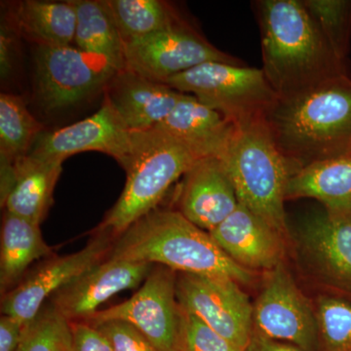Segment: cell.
I'll use <instances>...</instances> for the list:
<instances>
[{
  "mask_svg": "<svg viewBox=\"0 0 351 351\" xmlns=\"http://www.w3.org/2000/svg\"><path fill=\"white\" fill-rule=\"evenodd\" d=\"M263 71L279 99L304 93L350 75L318 29L302 0L258 2Z\"/></svg>",
  "mask_w": 351,
  "mask_h": 351,
  "instance_id": "6da1fadb",
  "label": "cell"
},
{
  "mask_svg": "<svg viewBox=\"0 0 351 351\" xmlns=\"http://www.w3.org/2000/svg\"><path fill=\"white\" fill-rule=\"evenodd\" d=\"M267 127L293 171L351 152V77L279 99Z\"/></svg>",
  "mask_w": 351,
  "mask_h": 351,
  "instance_id": "7a4b0ae2",
  "label": "cell"
},
{
  "mask_svg": "<svg viewBox=\"0 0 351 351\" xmlns=\"http://www.w3.org/2000/svg\"><path fill=\"white\" fill-rule=\"evenodd\" d=\"M112 260L164 265L177 272L225 277L251 285L256 274L240 267L221 250L208 232L179 211L149 212L113 240Z\"/></svg>",
  "mask_w": 351,
  "mask_h": 351,
  "instance_id": "3957f363",
  "label": "cell"
},
{
  "mask_svg": "<svg viewBox=\"0 0 351 351\" xmlns=\"http://www.w3.org/2000/svg\"><path fill=\"white\" fill-rule=\"evenodd\" d=\"M202 158L205 157L159 129L133 132V149L123 168L125 186L97 232L117 239L156 210L170 186Z\"/></svg>",
  "mask_w": 351,
  "mask_h": 351,
  "instance_id": "277c9868",
  "label": "cell"
},
{
  "mask_svg": "<svg viewBox=\"0 0 351 351\" xmlns=\"http://www.w3.org/2000/svg\"><path fill=\"white\" fill-rule=\"evenodd\" d=\"M221 159L240 204L288 237L284 203L294 171L277 147L267 122L237 128Z\"/></svg>",
  "mask_w": 351,
  "mask_h": 351,
  "instance_id": "5b68a950",
  "label": "cell"
},
{
  "mask_svg": "<svg viewBox=\"0 0 351 351\" xmlns=\"http://www.w3.org/2000/svg\"><path fill=\"white\" fill-rule=\"evenodd\" d=\"M163 83L221 113L237 127L265 121L279 98L262 69L209 62Z\"/></svg>",
  "mask_w": 351,
  "mask_h": 351,
  "instance_id": "8992f818",
  "label": "cell"
},
{
  "mask_svg": "<svg viewBox=\"0 0 351 351\" xmlns=\"http://www.w3.org/2000/svg\"><path fill=\"white\" fill-rule=\"evenodd\" d=\"M34 64L36 98L48 112L80 103L119 73L105 60L73 45H38Z\"/></svg>",
  "mask_w": 351,
  "mask_h": 351,
  "instance_id": "52a82bcc",
  "label": "cell"
},
{
  "mask_svg": "<svg viewBox=\"0 0 351 351\" xmlns=\"http://www.w3.org/2000/svg\"><path fill=\"white\" fill-rule=\"evenodd\" d=\"M295 244L304 267L332 295L351 301V209L307 216Z\"/></svg>",
  "mask_w": 351,
  "mask_h": 351,
  "instance_id": "ba28073f",
  "label": "cell"
},
{
  "mask_svg": "<svg viewBox=\"0 0 351 351\" xmlns=\"http://www.w3.org/2000/svg\"><path fill=\"white\" fill-rule=\"evenodd\" d=\"M253 304L254 331L267 338L316 351L320 346L315 309L281 263L265 272Z\"/></svg>",
  "mask_w": 351,
  "mask_h": 351,
  "instance_id": "9c48e42d",
  "label": "cell"
},
{
  "mask_svg": "<svg viewBox=\"0 0 351 351\" xmlns=\"http://www.w3.org/2000/svg\"><path fill=\"white\" fill-rule=\"evenodd\" d=\"M176 295L180 306L246 350L254 332L253 304L240 284L225 277L178 272Z\"/></svg>",
  "mask_w": 351,
  "mask_h": 351,
  "instance_id": "30bf717a",
  "label": "cell"
},
{
  "mask_svg": "<svg viewBox=\"0 0 351 351\" xmlns=\"http://www.w3.org/2000/svg\"><path fill=\"white\" fill-rule=\"evenodd\" d=\"M177 276L178 272L169 267L154 265L142 287L130 299L96 311L83 321L93 326L107 321H124L143 332L157 350L177 351Z\"/></svg>",
  "mask_w": 351,
  "mask_h": 351,
  "instance_id": "8fae6325",
  "label": "cell"
},
{
  "mask_svg": "<svg viewBox=\"0 0 351 351\" xmlns=\"http://www.w3.org/2000/svg\"><path fill=\"white\" fill-rule=\"evenodd\" d=\"M124 50L126 69L162 83L209 62L242 64L240 60L214 47L184 23L167 31L125 39Z\"/></svg>",
  "mask_w": 351,
  "mask_h": 351,
  "instance_id": "7c38bea8",
  "label": "cell"
},
{
  "mask_svg": "<svg viewBox=\"0 0 351 351\" xmlns=\"http://www.w3.org/2000/svg\"><path fill=\"white\" fill-rule=\"evenodd\" d=\"M113 237L96 232L82 250L50 258L2 295L1 313L29 324L38 316L44 302L87 270L103 262L112 250Z\"/></svg>",
  "mask_w": 351,
  "mask_h": 351,
  "instance_id": "4fadbf2b",
  "label": "cell"
},
{
  "mask_svg": "<svg viewBox=\"0 0 351 351\" xmlns=\"http://www.w3.org/2000/svg\"><path fill=\"white\" fill-rule=\"evenodd\" d=\"M133 149L129 130L107 100L87 119L58 130L41 134L29 154L41 159L63 161L85 152H99L113 157L124 168Z\"/></svg>",
  "mask_w": 351,
  "mask_h": 351,
  "instance_id": "5bb4252c",
  "label": "cell"
},
{
  "mask_svg": "<svg viewBox=\"0 0 351 351\" xmlns=\"http://www.w3.org/2000/svg\"><path fill=\"white\" fill-rule=\"evenodd\" d=\"M154 265L106 258L51 297V306L69 320L83 321L108 300L144 282Z\"/></svg>",
  "mask_w": 351,
  "mask_h": 351,
  "instance_id": "9a60e30c",
  "label": "cell"
},
{
  "mask_svg": "<svg viewBox=\"0 0 351 351\" xmlns=\"http://www.w3.org/2000/svg\"><path fill=\"white\" fill-rule=\"evenodd\" d=\"M209 233L233 262L251 271H270L284 263L287 237L240 203Z\"/></svg>",
  "mask_w": 351,
  "mask_h": 351,
  "instance_id": "2e32d148",
  "label": "cell"
},
{
  "mask_svg": "<svg viewBox=\"0 0 351 351\" xmlns=\"http://www.w3.org/2000/svg\"><path fill=\"white\" fill-rule=\"evenodd\" d=\"M179 210L205 232L216 228L239 206L234 186L219 157H205L184 176Z\"/></svg>",
  "mask_w": 351,
  "mask_h": 351,
  "instance_id": "e0dca14e",
  "label": "cell"
},
{
  "mask_svg": "<svg viewBox=\"0 0 351 351\" xmlns=\"http://www.w3.org/2000/svg\"><path fill=\"white\" fill-rule=\"evenodd\" d=\"M184 93L126 69L108 84L106 100L131 132L151 130L174 110Z\"/></svg>",
  "mask_w": 351,
  "mask_h": 351,
  "instance_id": "ac0fdd59",
  "label": "cell"
},
{
  "mask_svg": "<svg viewBox=\"0 0 351 351\" xmlns=\"http://www.w3.org/2000/svg\"><path fill=\"white\" fill-rule=\"evenodd\" d=\"M156 128L181 141L203 157L226 154L237 127L221 113L184 94L172 112Z\"/></svg>",
  "mask_w": 351,
  "mask_h": 351,
  "instance_id": "d6986e66",
  "label": "cell"
},
{
  "mask_svg": "<svg viewBox=\"0 0 351 351\" xmlns=\"http://www.w3.org/2000/svg\"><path fill=\"white\" fill-rule=\"evenodd\" d=\"M63 161L41 159L31 154L15 162V180L6 198L5 211L40 226L52 205L53 193Z\"/></svg>",
  "mask_w": 351,
  "mask_h": 351,
  "instance_id": "ffe728a7",
  "label": "cell"
},
{
  "mask_svg": "<svg viewBox=\"0 0 351 351\" xmlns=\"http://www.w3.org/2000/svg\"><path fill=\"white\" fill-rule=\"evenodd\" d=\"M298 198H313L326 209H351V152L309 164L291 176L286 200Z\"/></svg>",
  "mask_w": 351,
  "mask_h": 351,
  "instance_id": "44dd1931",
  "label": "cell"
},
{
  "mask_svg": "<svg viewBox=\"0 0 351 351\" xmlns=\"http://www.w3.org/2000/svg\"><path fill=\"white\" fill-rule=\"evenodd\" d=\"M38 223L5 211L1 226L0 290L1 295L20 283L32 263L52 256Z\"/></svg>",
  "mask_w": 351,
  "mask_h": 351,
  "instance_id": "7402d4cb",
  "label": "cell"
},
{
  "mask_svg": "<svg viewBox=\"0 0 351 351\" xmlns=\"http://www.w3.org/2000/svg\"><path fill=\"white\" fill-rule=\"evenodd\" d=\"M76 9L75 47L107 61L117 73L126 69L124 39L107 1L73 0Z\"/></svg>",
  "mask_w": 351,
  "mask_h": 351,
  "instance_id": "603a6c76",
  "label": "cell"
},
{
  "mask_svg": "<svg viewBox=\"0 0 351 351\" xmlns=\"http://www.w3.org/2000/svg\"><path fill=\"white\" fill-rule=\"evenodd\" d=\"M18 34L38 45L69 46L75 43L76 9L73 1L24 0L11 14Z\"/></svg>",
  "mask_w": 351,
  "mask_h": 351,
  "instance_id": "cb8c5ba5",
  "label": "cell"
},
{
  "mask_svg": "<svg viewBox=\"0 0 351 351\" xmlns=\"http://www.w3.org/2000/svg\"><path fill=\"white\" fill-rule=\"evenodd\" d=\"M43 130L22 97L0 95V157L16 162L27 156Z\"/></svg>",
  "mask_w": 351,
  "mask_h": 351,
  "instance_id": "d4e9b609",
  "label": "cell"
},
{
  "mask_svg": "<svg viewBox=\"0 0 351 351\" xmlns=\"http://www.w3.org/2000/svg\"><path fill=\"white\" fill-rule=\"evenodd\" d=\"M107 4L124 40L182 24L171 6L160 0H107Z\"/></svg>",
  "mask_w": 351,
  "mask_h": 351,
  "instance_id": "484cf974",
  "label": "cell"
},
{
  "mask_svg": "<svg viewBox=\"0 0 351 351\" xmlns=\"http://www.w3.org/2000/svg\"><path fill=\"white\" fill-rule=\"evenodd\" d=\"M336 57L348 64L351 38V0H302Z\"/></svg>",
  "mask_w": 351,
  "mask_h": 351,
  "instance_id": "4316f807",
  "label": "cell"
},
{
  "mask_svg": "<svg viewBox=\"0 0 351 351\" xmlns=\"http://www.w3.org/2000/svg\"><path fill=\"white\" fill-rule=\"evenodd\" d=\"M314 309L323 351H351V301L322 295Z\"/></svg>",
  "mask_w": 351,
  "mask_h": 351,
  "instance_id": "83f0119b",
  "label": "cell"
},
{
  "mask_svg": "<svg viewBox=\"0 0 351 351\" xmlns=\"http://www.w3.org/2000/svg\"><path fill=\"white\" fill-rule=\"evenodd\" d=\"M18 351H73L69 321L51 304L25 326Z\"/></svg>",
  "mask_w": 351,
  "mask_h": 351,
  "instance_id": "f1b7e54d",
  "label": "cell"
},
{
  "mask_svg": "<svg viewBox=\"0 0 351 351\" xmlns=\"http://www.w3.org/2000/svg\"><path fill=\"white\" fill-rule=\"evenodd\" d=\"M177 351H243L179 306Z\"/></svg>",
  "mask_w": 351,
  "mask_h": 351,
  "instance_id": "f546056e",
  "label": "cell"
},
{
  "mask_svg": "<svg viewBox=\"0 0 351 351\" xmlns=\"http://www.w3.org/2000/svg\"><path fill=\"white\" fill-rule=\"evenodd\" d=\"M95 327L107 337L113 351H158L143 332L124 321H107Z\"/></svg>",
  "mask_w": 351,
  "mask_h": 351,
  "instance_id": "4dcf8cb0",
  "label": "cell"
},
{
  "mask_svg": "<svg viewBox=\"0 0 351 351\" xmlns=\"http://www.w3.org/2000/svg\"><path fill=\"white\" fill-rule=\"evenodd\" d=\"M73 351H113L107 337L98 328L84 322H69Z\"/></svg>",
  "mask_w": 351,
  "mask_h": 351,
  "instance_id": "1f68e13d",
  "label": "cell"
},
{
  "mask_svg": "<svg viewBox=\"0 0 351 351\" xmlns=\"http://www.w3.org/2000/svg\"><path fill=\"white\" fill-rule=\"evenodd\" d=\"M19 36L11 21H2L0 27V75L7 80L12 73L17 53V38Z\"/></svg>",
  "mask_w": 351,
  "mask_h": 351,
  "instance_id": "d6a6232c",
  "label": "cell"
},
{
  "mask_svg": "<svg viewBox=\"0 0 351 351\" xmlns=\"http://www.w3.org/2000/svg\"><path fill=\"white\" fill-rule=\"evenodd\" d=\"M27 324L14 316L2 314L0 318V351H18Z\"/></svg>",
  "mask_w": 351,
  "mask_h": 351,
  "instance_id": "836d02e7",
  "label": "cell"
},
{
  "mask_svg": "<svg viewBox=\"0 0 351 351\" xmlns=\"http://www.w3.org/2000/svg\"><path fill=\"white\" fill-rule=\"evenodd\" d=\"M244 351H304L298 346L283 341H276L262 336L255 331L252 335L250 343Z\"/></svg>",
  "mask_w": 351,
  "mask_h": 351,
  "instance_id": "e575fe53",
  "label": "cell"
}]
</instances>
